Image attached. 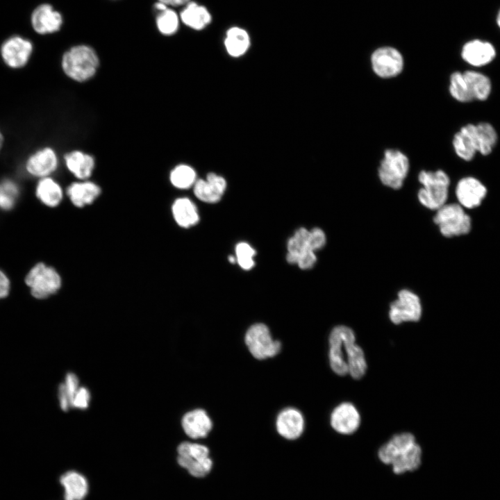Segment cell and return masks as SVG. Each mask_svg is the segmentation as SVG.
Wrapping results in <instances>:
<instances>
[{
	"mask_svg": "<svg viewBox=\"0 0 500 500\" xmlns=\"http://www.w3.org/2000/svg\"><path fill=\"white\" fill-rule=\"evenodd\" d=\"M379 460L392 467L394 474L412 472L419 468L422 461V450L410 433L393 435L378 451Z\"/></svg>",
	"mask_w": 500,
	"mask_h": 500,
	"instance_id": "1",
	"label": "cell"
},
{
	"mask_svg": "<svg viewBox=\"0 0 500 500\" xmlns=\"http://www.w3.org/2000/svg\"><path fill=\"white\" fill-rule=\"evenodd\" d=\"M498 140L494 127L489 122L467 124L462 126L453 138L452 145L456 154L465 161L472 160L477 153L488 156Z\"/></svg>",
	"mask_w": 500,
	"mask_h": 500,
	"instance_id": "2",
	"label": "cell"
},
{
	"mask_svg": "<svg viewBox=\"0 0 500 500\" xmlns=\"http://www.w3.org/2000/svg\"><path fill=\"white\" fill-rule=\"evenodd\" d=\"M449 91L460 103L485 101L491 94L492 82L487 75L478 71H456L450 76Z\"/></svg>",
	"mask_w": 500,
	"mask_h": 500,
	"instance_id": "3",
	"label": "cell"
},
{
	"mask_svg": "<svg viewBox=\"0 0 500 500\" xmlns=\"http://www.w3.org/2000/svg\"><path fill=\"white\" fill-rule=\"evenodd\" d=\"M62 69L67 76L76 82H85L97 72L99 58L88 44H76L68 49L62 57Z\"/></svg>",
	"mask_w": 500,
	"mask_h": 500,
	"instance_id": "4",
	"label": "cell"
},
{
	"mask_svg": "<svg viewBox=\"0 0 500 500\" xmlns=\"http://www.w3.org/2000/svg\"><path fill=\"white\" fill-rule=\"evenodd\" d=\"M418 181L422 188L418 191L417 198L422 205L431 210H438L446 203L450 178L442 169L422 170Z\"/></svg>",
	"mask_w": 500,
	"mask_h": 500,
	"instance_id": "5",
	"label": "cell"
},
{
	"mask_svg": "<svg viewBox=\"0 0 500 500\" xmlns=\"http://www.w3.org/2000/svg\"><path fill=\"white\" fill-rule=\"evenodd\" d=\"M410 168V161L402 151L388 149L384 151L378 169L381 182L392 189H400L406 179Z\"/></svg>",
	"mask_w": 500,
	"mask_h": 500,
	"instance_id": "6",
	"label": "cell"
},
{
	"mask_svg": "<svg viewBox=\"0 0 500 500\" xmlns=\"http://www.w3.org/2000/svg\"><path fill=\"white\" fill-rule=\"evenodd\" d=\"M433 221L447 238L467 234L472 227L470 217L459 203H445L437 210Z\"/></svg>",
	"mask_w": 500,
	"mask_h": 500,
	"instance_id": "7",
	"label": "cell"
},
{
	"mask_svg": "<svg viewBox=\"0 0 500 500\" xmlns=\"http://www.w3.org/2000/svg\"><path fill=\"white\" fill-rule=\"evenodd\" d=\"M245 343L251 355L258 360L277 355L281 348L279 341L272 338L268 327L258 323L249 328L245 334Z\"/></svg>",
	"mask_w": 500,
	"mask_h": 500,
	"instance_id": "8",
	"label": "cell"
},
{
	"mask_svg": "<svg viewBox=\"0 0 500 500\" xmlns=\"http://www.w3.org/2000/svg\"><path fill=\"white\" fill-rule=\"evenodd\" d=\"M26 283L31 288L33 297L44 299L60 289L61 278L53 268L39 263L26 276Z\"/></svg>",
	"mask_w": 500,
	"mask_h": 500,
	"instance_id": "9",
	"label": "cell"
},
{
	"mask_svg": "<svg viewBox=\"0 0 500 500\" xmlns=\"http://www.w3.org/2000/svg\"><path fill=\"white\" fill-rule=\"evenodd\" d=\"M422 313V307L419 297L406 289L400 290L397 299L390 306V319L394 324L417 322Z\"/></svg>",
	"mask_w": 500,
	"mask_h": 500,
	"instance_id": "10",
	"label": "cell"
},
{
	"mask_svg": "<svg viewBox=\"0 0 500 500\" xmlns=\"http://www.w3.org/2000/svg\"><path fill=\"white\" fill-rule=\"evenodd\" d=\"M372 68L374 74L383 78L398 76L402 72L404 60L395 48L383 47L376 49L371 56Z\"/></svg>",
	"mask_w": 500,
	"mask_h": 500,
	"instance_id": "11",
	"label": "cell"
},
{
	"mask_svg": "<svg viewBox=\"0 0 500 500\" xmlns=\"http://www.w3.org/2000/svg\"><path fill=\"white\" fill-rule=\"evenodd\" d=\"M342 351L346 359L349 374L354 379L361 378L367 371V362L361 347L355 343L356 336L353 330L340 325Z\"/></svg>",
	"mask_w": 500,
	"mask_h": 500,
	"instance_id": "12",
	"label": "cell"
},
{
	"mask_svg": "<svg viewBox=\"0 0 500 500\" xmlns=\"http://www.w3.org/2000/svg\"><path fill=\"white\" fill-rule=\"evenodd\" d=\"M32 51V43L19 36L8 38L1 47V55L5 63L15 69L22 67L28 62Z\"/></svg>",
	"mask_w": 500,
	"mask_h": 500,
	"instance_id": "13",
	"label": "cell"
},
{
	"mask_svg": "<svg viewBox=\"0 0 500 500\" xmlns=\"http://www.w3.org/2000/svg\"><path fill=\"white\" fill-rule=\"evenodd\" d=\"M487 194L486 187L477 178L467 176L461 178L456 188L459 204L467 208L478 207Z\"/></svg>",
	"mask_w": 500,
	"mask_h": 500,
	"instance_id": "14",
	"label": "cell"
},
{
	"mask_svg": "<svg viewBox=\"0 0 500 500\" xmlns=\"http://www.w3.org/2000/svg\"><path fill=\"white\" fill-rule=\"evenodd\" d=\"M332 428L338 433L350 435L356 432L360 424V416L351 403L344 402L336 406L330 418Z\"/></svg>",
	"mask_w": 500,
	"mask_h": 500,
	"instance_id": "15",
	"label": "cell"
},
{
	"mask_svg": "<svg viewBox=\"0 0 500 500\" xmlns=\"http://www.w3.org/2000/svg\"><path fill=\"white\" fill-rule=\"evenodd\" d=\"M63 24V18L60 12L48 3L38 6L31 15V24L39 34H50L58 31Z\"/></svg>",
	"mask_w": 500,
	"mask_h": 500,
	"instance_id": "16",
	"label": "cell"
},
{
	"mask_svg": "<svg viewBox=\"0 0 500 500\" xmlns=\"http://www.w3.org/2000/svg\"><path fill=\"white\" fill-rule=\"evenodd\" d=\"M461 56L469 65L480 67L488 65L494 59L496 50L489 42L473 40L464 44Z\"/></svg>",
	"mask_w": 500,
	"mask_h": 500,
	"instance_id": "17",
	"label": "cell"
},
{
	"mask_svg": "<svg viewBox=\"0 0 500 500\" xmlns=\"http://www.w3.org/2000/svg\"><path fill=\"white\" fill-rule=\"evenodd\" d=\"M179 16L181 23L197 31L204 30L212 22V14L208 8L192 0L183 6Z\"/></svg>",
	"mask_w": 500,
	"mask_h": 500,
	"instance_id": "18",
	"label": "cell"
},
{
	"mask_svg": "<svg viewBox=\"0 0 500 500\" xmlns=\"http://www.w3.org/2000/svg\"><path fill=\"white\" fill-rule=\"evenodd\" d=\"M58 163V157L54 150L45 147L37 151L28 158L26 169L34 176L45 178L56 169Z\"/></svg>",
	"mask_w": 500,
	"mask_h": 500,
	"instance_id": "19",
	"label": "cell"
},
{
	"mask_svg": "<svg viewBox=\"0 0 500 500\" xmlns=\"http://www.w3.org/2000/svg\"><path fill=\"white\" fill-rule=\"evenodd\" d=\"M194 186L195 196L206 203L219 201L226 188L225 179L215 173L208 174L206 179L197 180Z\"/></svg>",
	"mask_w": 500,
	"mask_h": 500,
	"instance_id": "20",
	"label": "cell"
},
{
	"mask_svg": "<svg viewBox=\"0 0 500 500\" xmlns=\"http://www.w3.org/2000/svg\"><path fill=\"white\" fill-rule=\"evenodd\" d=\"M278 433L288 440L300 437L304 429V419L300 411L288 408L279 412L276 420Z\"/></svg>",
	"mask_w": 500,
	"mask_h": 500,
	"instance_id": "21",
	"label": "cell"
},
{
	"mask_svg": "<svg viewBox=\"0 0 500 500\" xmlns=\"http://www.w3.org/2000/svg\"><path fill=\"white\" fill-rule=\"evenodd\" d=\"M185 434L193 439L205 438L212 429V423L203 409H195L185 413L181 419Z\"/></svg>",
	"mask_w": 500,
	"mask_h": 500,
	"instance_id": "22",
	"label": "cell"
},
{
	"mask_svg": "<svg viewBox=\"0 0 500 500\" xmlns=\"http://www.w3.org/2000/svg\"><path fill=\"white\" fill-rule=\"evenodd\" d=\"M224 45L230 56L233 58L241 57L250 48V35L245 28L239 26H232L225 33Z\"/></svg>",
	"mask_w": 500,
	"mask_h": 500,
	"instance_id": "23",
	"label": "cell"
},
{
	"mask_svg": "<svg viewBox=\"0 0 500 500\" xmlns=\"http://www.w3.org/2000/svg\"><path fill=\"white\" fill-rule=\"evenodd\" d=\"M64 159L68 170L77 178L84 181L92 175L95 161L90 154L75 150L66 153Z\"/></svg>",
	"mask_w": 500,
	"mask_h": 500,
	"instance_id": "24",
	"label": "cell"
},
{
	"mask_svg": "<svg viewBox=\"0 0 500 500\" xmlns=\"http://www.w3.org/2000/svg\"><path fill=\"white\" fill-rule=\"evenodd\" d=\"M328 359L331 368L336 374L345 376L349 374L348 365L342 351V340L340 325L334 327L328 338Z\"/></svg>",
	"mask_w": 500,
	"mask_h": 500,
	"instance_id": "25",
	"label": "cell"
},
{
	"mask_svg": "<svg viewBox=\"0 0 500 500\" xmlns=\"http://www.w3.org/2000/svg\"><path fill=\"white\" fill-rule=\"evenodd\" d=\"M72 203L76 207H83L92 203L100 194L101 188L96 183L82 181L72 183L67 190Z\"/></svg>",
	"mask_w": 500,
	"mask_h": 500,
	"instance_id": "26",
	"label": "cell"
},
{
	"mask_svg": "<svg viewBox=\"0 0 500 500\" xmlns=\"http://www.w3.org/2000/svg\"><path fill=\"white\" fill-rule=\"evenodd\" d=\"M60 481L65 489V500H82L88 494V481L78 472H67L61 476Z\"/></svg>",
	"mask_w": 500,
	"mask_h": 500,
	"instance_id": "27",
	"label": "cell"
},
{
	"mask_svg": "<svg viewBox=\"0 0 500 500\" xmlns=\"http://www.w3.org/2000/svg\"><path fill=\"white\" fill-rule=\"evenodd\" d=\"M172 214L181 227L188 228L199 222V214L194 203L188 198H178L172 205Z\"/></svg>",
	"mask_w": 500,
	"mask_h": 500,
	"instance_id": "28",
	"label": "cell"
},
{
	"mask_svg": "<svg viewBox=\"0 0 500 500\" xmlns=\"http://www.w3.org/2000/svg\"><path fill=\"white\" fill-rule=\"evenodd\" d=\"M156 12V25L159 33L165 36L176 34L180 27L179 13L173 8L167 6Z\"/></svg>",
	"mask_w": 500,
	"mask_h": 500,
	"instance_id": "29",
	"label": "cell"
},
{
	"mask_svg": "<svg viewBox=\"0 0 500 500\" xmlns=\"http://www.w3.org/2000/svg\"><path fill=\"white\" fill-rule=\"evenodd\" d=\"M36 194L45 205L51 207L58 206L62 198L60 185L49 177L42 178L36 188Z\"/></svg>",
	"mask_w": 500,
	"mask_h": 500,
	"instance_id": "30",
	"label": "cell"
},
{
	"mask_svg": "<svg viewBox=\"0 0 500 500\" xmlns=\"http://www.w3.org/2000/svg\"><path fill=\"white\" fill-rule=\"evenodd\" d=\"M309 231L305 228H299L296 231L294 235L289 239L286 256L287 261L289 263L296 264L298 256L302 252L311 250L308 244Z\"/></svg>",
	"mask_w": 500,
	"mask_h": 500,
	"instance_id": "31",
	"label": "cell"
},
{
	"mask_svg": "<svg viewBox=\"0 0 500 500\" xmlns=\"http://www.w3.org/2000/svg\"><path fill=\"white\" fill-rule=\"evenodd\" d=\"M195 170L190 165L181 164L170 172L169 180L173 186L178 189H188L197 181Z\"/></svg>",
	"mask_w": 500,
	"mask_h": 500,
	"instance_id": "32",
	"label": "cell"
},
{
	"mask_svg": "<svg viewBox=\"0 0 500 500\" xmlns=\"http://www.w3.org/2000/svg\"><path fill=\"white\" fill-rule=\"evenodd\" d=\"M178 463L188 472L195 477H203L211 470L212 466V460L208 458L202 461L193 460L186 454H178Z\"/></svg>",
	"mask_w": 500,
	"mask_h": 500,
	"instance_id": "33",
	"label": "cell"
},
{
	"mask_svg": "<svg viewBox=\"0 0 500 500\" xmlns=\"http://www.w3.org/2000/svg\"><path fill=\"white\" fill-rule=\"evenodd\" d=\"M19 194V188L15 183L5 180L0 183V208L10 209L15 204Z\"/></svg>",
	"mask_w": 500,
	"mask_h": 500,
	"instance_id": "34",
	"label": "cell"
},
{
	"mask_svg": "<svg viewBox=\"0 0 500 500\" xmlns=\"http://www.w3.org/2000/svg\"><path fill=\"white\" fill-rule=\"evenodd\" d=\"M236 260L240 266L246 270L250 269L254 265L253 256L255 250L246 242H240L235 248Z\"/></svg>",
	"mask_w": 500,
	"mask_h": 500,
	"instance_id": "35",
	"label": "cell"
},
{
	"mask_svg": "<svg viewBox=\"0 0 500 500\" xmlns=\"http://www.w3.org/2000/svg\"><path fill=\"white\" fill-rule=\"evenodd\" d=\"M60 386L66 394L72 407L73 398L80 388L77 376L74 373H68L64 383H61Z\"/></svg>",
	"mask_w": 500,
	"mask_h": 500,
	"instance_id": "36",
	"label": "cell"
},
{
	"mask_svg": "<svg viewBox=\"0 0 500 500\" xmlns=\"http://www.w3.org/2000/svg\"><path fill=\"white\" fill-rule=\"evenodd\" d=\"M326 235L319 228H314L309 231L308 244L311 250L315 251L322 249L326 244Z\"/></svg>",
	"mask_w": 500,
	"mask_h": 500,
	"instance_id": "37",
	"label": "cell"
},
{
	"mask_svg": "<svg viewBox=\"0 0 500 500\" xmlns=\"http://www.w3.org/2000/svg\"><path fill=\"white\" fill-rule=\"evenodd\" d=\"M90 400L89 390L84 387H80L73 398L72 407L81 410L85 409L89 406Z\"/></svg>",
	"mask_w": 500,
	"mask_h": 500,
	"instance_id": "38",
	"label": "cell"
},
{
	"mask_svg": "<svg viewBox=\"0 0 500 500\" xmlns=\"http://www.w3.org/2000/svg\"><path fill=\"white\" fill-rule=\"evenodd\" d=\"M317 257L315 251L306 250L298 256L296 264L302 269H308L315 265Z\"/></svg>",
	"mask_w": 500,
	"mask_h": 500,
	"instance_id": "39",
	"label": "cell"
},
{
	"mask_svg": "<svg viewBox=\"0 0 500 500\" xmlns=\"http://www.w3.org/2000/svg\"><path fill=\"white\" fill-rule=\"evenodd\" d=\"M10 290V282L7 276L0 271V298L6 297Z\"/></svg>",
	"mask_w": 500,
	"mask_h": 500,
	"instance_id": "40",
	"label": "cell"
},
{
	"mask_svg": "<svg viewBox=\"0 0 500 500\" xmlns=\"http://www.w3.org/2000/svg\"><path fill=\"white\" fill-rule=\"evenodd\" d=\"M172 8L183 6L191 0H157Z\"/></svg>",
	"mask_w": 500,
	"mask_h": 500,
	"instance_id": "41",
	"label": "cell"
},
{
	"mask_svg": "<svg viewBox=\"0 0 500 500\" xmlns=\"http://www.w3.org/2000/svg\"><path fill=\"white\" fill-rule=\"evenodd\" d=\"M497 23L499 27L500 28V10H499L497 17Z\"/></svg>",
	"mask_w": 500,
	"mask_h": 500,
	"instance_id": "42",
	"label": "cell"
},
{
	"mask_svg": "<svg viewBox=\"0 0 500 500\" xmlns=\"http://www.w3.org/2000/svg\"><path fill=\"white\" fill-rule=\"evenodd\" d=\"M3 138L1 132L0 131V149L3 145Z\"/></svg>",
	"mask_w": 500,
	"mask_h": 500,
	"instance_id": "43",
	"label": "cell"
},
{
	"mask_svg": "<svg viewBox=\"0 0 500 500\" xmlns=\"http://www.w3.org/2000/svg\"><path fill=\"white\" fill-rule=\"evenodd\" d=\"M228 259H229V261L231 262H234L235 260V259L233 256H229Z\"/></svg>",
	"mask_w": 500,
	"mask_h": 500,
	"instance_id": "44",
	"label": "cell"
}]
</instances>
